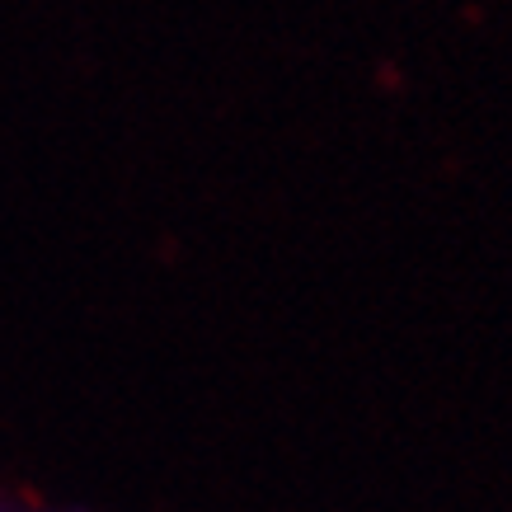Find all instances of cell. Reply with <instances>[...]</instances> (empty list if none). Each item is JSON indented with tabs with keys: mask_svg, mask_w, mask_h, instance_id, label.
I'll list each match as a JSON object with an SVG mask.
<instances>
[{
	"mask_svg": "<svg viewBox=\"0 0 512 512\" xmlns=\"http://www.w3.org/2000/svg\"><path fill=\"white\" fill-rule=\"evenodd\" d=\"M0 512H29V508H15V503H0Z\"/></svg>",
	"mask_w": 512,
	"mask_h": 512,
	"instance_id": "obj_1",
	"label": "cell"
}]
</instances>
